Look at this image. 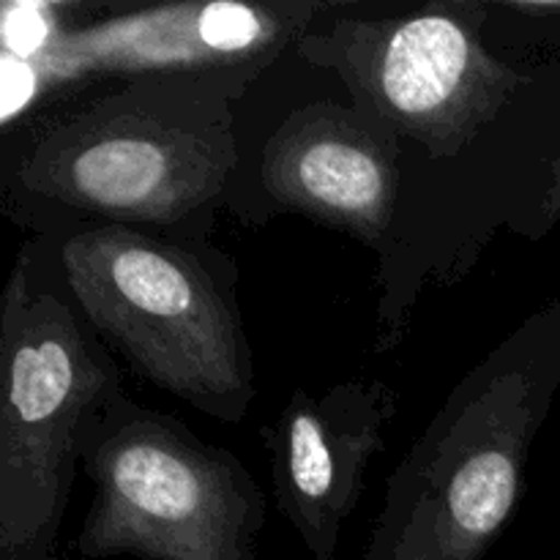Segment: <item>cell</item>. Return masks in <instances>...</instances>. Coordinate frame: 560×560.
I'll return each instance as SVG.
<instances>
[{
  "mask_svg": "<svg viewBox=\"0 0 560 560\" xmlns=\"http://www.w3.org/2000/svg\"><path fill=\"white\" fill-rule=\"evenodd\" d=\"M397 142L388 126L355 104H306L262 148L260 191L271 211L304 213L372 246L394 219Z\"/></svg>",
  "mask_w": 560,
  "mask_h": 560,
  "instance_id": "9",
  "label": "cell"
},
{
  "mask_svg": "<svg viewBox=\"0 0 560 560\" xmlns=\"http://www.w3.org/2000/svg\"><path fill=\"white\" fill-rule=\"evenodd\" d=\"M235 98L213 80L142 77L55 115L5 156V213L36 235L120 224L211 241L241 162Z\"/></svg>",
  "mask_w": 560,
  "mask_h": 560,
  "instance_id": "1",
  "label": "cell"
},
{
  "mask_svg": "<svg viewBox=\"0 0 560 560\" xmlns=\"http://www.w3.org/2000/svg\"><path fill=\"white\" fill-rule=\"evenodd\" d=\"M33 241L115 361L208 419L241 424L249 416L255 361L233 257L211 241L120 224L55 230Z\"/></svg>",
  "mask_w": 560,
  "mask_h": 560,
  "instance_id": "2",
  "label": "cell"
},
{
  "mask_svg": "<svg viewBox=\"0 0 560 560\" xmlns=\"http://www.w3.org/2000/svg\"><path fill=\"white\" fill-rule=\"evenodd\" d=\"M560 392V299L470 366L402 463L359 560H487Z\"/></svg>",
  "mask_w": 560,
  "mask_h": 560,
  "instance_id": "3",
  "label": "cell"
},
{
  "mask_svg": "<svg viewBox=\"0 0 560 560\" xmlns=\"http://www.w3.org/2000/svg\"><path fill=\"white\" fill-rule=\"evenodd\" d=\"M120 392L115 355L25 241L0 304V560H60L82 441Z\"/></svg>",
  "mask_w": 560,
  "mask_h": 560,
  "instance_id": "4",
  "label": "cell"
},
{
  "mask_svg": "<svg viewBox=\"0 0 560 560\" xmlns=\"http://www.w3.org/2000/svg\"><path fill=\"white\" fill-rule=\"evenodd\" d=\"M93 501L74 536L88 560H257L268 503L233 452L120 392L80 452Z\"/></svg>",
  "mask_w": 560,
  "mask_h": 560,
  "instance_id": "5",
  "label": "cell"
},
{
  "mask_svg": "<svg viewBox=\"0 0 560 560\" xmlns=\"http://www.w3.org/2000/svg\"><path fill=\"white\" fill-rule=\"evenodd\" d=\"M481 14L479 3H430L394 20H337L299 49L394 135L452 156L528 82L485 47Z\"/></svg>",
  "mask_w": 560,
  "mask_h": 560,
  "instance_id": "6",
  "label": "cell"
},
{
  "mask_svg": "<svg viewBox=\"0 0 560 560\" xmlns=\"http://www.w3.org/2000/svg\"><path fill=\"white\" fill-rule=\"evenodd\" d=\"M397 410L399 394L388 383L359 377L323 394L299 388L262 432L273 501L310 560H337Z\"/></svg>",
  "mask_w": 560,
  "mask_h": 560,
  "instance_id": "8",
  "label": "cell"
},
{
  "mask_svg": "<svg viewBox=\"0 0 560 560\" xmlns=\"http://www.w3.org/2000/svg\"><path fill=\"white\" fill-rule=\"evenodd\" d=\"M312 3H184L135 11L91 27H55L31 60L38 80L195 77L246 91L288 44L306 36Z\"/></svg>",
  "mask_w": 560,
  "mask_h": 560,
  "instance_id": "7",
  "label": "cell"
}]
</instances>
